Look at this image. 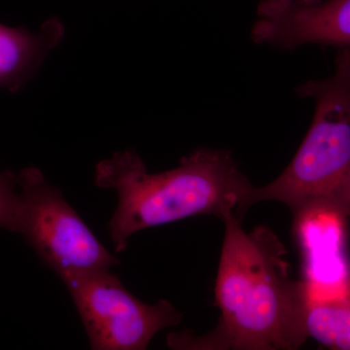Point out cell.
Returning a JSON list of instances; mask_svg holds the SVG:
<instances>
[{
  "label": "cell",
  "instance_id": "6da1fadb",
  "mask_svg": "<svg viewBox=\"0 0 350 350\" xmlns=\"http://www.w3.org/2000/svg\"><path fill=\"white\" fill-rule=\"evenodd\" d=\"M225 237L215 283L217 326L199 337L170 334V349L293 350L308 340L306 294L291 276L287 251L275 232L260 226L246 232L241 221H223Z\"/></svg>",
  "mask_w": 350,
  "mask_h": 350
},
{
  "label": "cell",
  "instance_id": "7a4b0ae2",
  "mask_svg": "<svg viewBox=\"0 0 350 350\" xmlns=\"http://www.w3.org/2000/svg\"><path fill=\"white\" fill-rule=\"evenodd\" d=\"M94 181L118 195L108 224L118 253L126 250L135 232L192 216L214 215L222 221L234 216L241 221L254 188L231 152L204 148L160 174L149 172L135 150L115 152L96 165Z\"/></svg>",
  "mask_w": 350,
  "mask_h": 350
},
{
  "label": "cell",
  "instance_id": "3957f363",
  "mask_svg": "<svg viewBox=\"0 0 350 350\" xmlns=\"http://www.w3.org/2000/svg\"><path fill=\"white\" fill-rule=\"evenodd\" d=\"M297 93L315 101L312 125L286 170L268 185L254 186L251 206L275 200L294 213L333 202L350 174V48L338 51L333 75L306 82Z\"/></svg>",
  "mask_w": 350,
  "mask_h": 350
},
{
  "label": "cell",
  "instance_id": "277c9868",
  "mask_svg": "<svg viewBox=\"0 0 350 350\" xmlns=\"http://www.w3.org/2000/svg\"><path fill=\"white\" fill-rule=\"evenodd\" d=\"M17 230L62 280L110 271L120 260L108 252L59 189L42 172L27 167L18 174Z\"/></svg>",
  "mask_w": 350,
  "mask_h": 350
},
{
  "label": "cell",
  "instance_id": "5b68a950",
  "mask_svg": "<svg viewBox=\"0 0 350 350\" xmlns=\"http://www.w3.org/2000/svg\"><path fill=\"white\" fill-rule=\"evenodd\" d=\"M63 282L92 349L144 350L157 333L180 323L182 314L170 301L147 305L110 271L68 276Z\"/></svg>",
  "mask_w": 350,
  "mask_h": 350
},
{
  "label": "cell",
  "instance_id": "8992f818",
  "mask_svg": "<svg viewBox=\"0 0 350 350\" xmlns=\"http://www.w3.org/2000/svg\"><path fill=\"white\" fill-rule=\"evenodd\" d=\"M294 232L304 261L306 299L340 300L350 295V264L345 251V221L342 209L317 202L294 211Z\"/></svg>",
  "mask_w": 350,
  "mask_h": 350
},
{
  "label": "cell",
  "instance_id": "52a82bcc",
  "mask_svg": "<svg viewBox=\"0 0 350 350\" xmlns=\"http://www.w3.org/2000/svg\"><path fill=\"white\" fill-rule=\"evenodd\" d=\"M257 17L251 31L257 44L350 48V0H261Z\"/></svg>",
  "mask_w": 350,
  "mask_h": 350
},
{
  "label": "cell",
  "instance_id": "ba28073f",
  "mask_svg": "<svg viewBox=\"0 0 350 350\" xmlns=\"http://www.w3.org/2000/svg\"><path fill=\"white\" fill-rule=\"evenodd\" d=\"M64 32L61 21L54 18L36 32L0 23V89L10 93L24 89L63 41Z\"/></svg>",
  "mask_w": 350,
  "mask_h": 350
},
{
  "label": "cell",
  "instance_id": "9c48e42d",
  "mask_svg": "<svg viewBox=\"0 0 350 350\" xmlns=\"http://www.w3.org/2000/svg\"><path fill=\"white\" fill-rule=\"evenodd\" d=\"M305 327L308 338L320 345L350 350V295L340 300L306 299Z\"/></svg>",
  "mask_w": 350,
  "mask_h": 350
},
{
  "label": "cell",
  "instance_id": "30bf717a",
  "mask_svg": "<svg viewBox=\"0 0 350 350\" xmlns=\"http://www.w3.org/2000/svg\"><path fill=\"white\" fill-rule=\"evenodd\" d=\"M19 204L18 174L0 172V228L16 232Z\"/></svg>",
  "mask_w": 350,
  "mask_h": 350
},
{
  "label": "cell",
  "instance_id": "8fae6325",
  "mask_svg": "<svg viewBox=\"0 0 350 350\" xmlns=\"http://www.w3.org/2000/svg\"><path fill=\"white\" fill-rule=\"evenodd\" d=\"M334 204H337L342 213L350 217V174L345 179L342 187L338 191L337 195L334 198Z\"/></svg>",
  "mask_w": 350,
  "mask_h": 350
}]
</instances>
